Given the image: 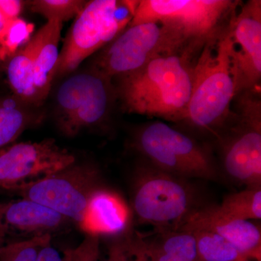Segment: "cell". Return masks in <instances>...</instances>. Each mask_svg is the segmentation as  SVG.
<instances>
[{"label": "cell", "mask_w": 261, "mask_h": 261, "mask_svg": "<svg viewBox=\"0 0 261 261\" xmlns=\"http://www.w3.org/2000/svg\"><path fill=\"white\" fill-rule=\"evenodd\" d=\"M136 5L137 1L87 2L65 37L55 79L70 74L84 60L114 40L129 25Z\"/></svg>", "instance_id": "277c9868"}, {"label": "cell", "mask_w": 261, "mask_h": 261, "mask_svg": "<svg viewBox=\"0 0 261 261\" xmlns=\"http://www.w3.org/2000/svg\"><path fill=\"white\" fill-rule=\"evenodd\" d=\"M104 261H128L124 238L116 240L111 245L107 258Z\"/></svg>", "instance_id": "83f0119b"}, {"label": "cell", "mask_w": 261, "mask_h": 261, "mask_svg": "<svg viewBox=\"0 0 261 261\" xmlns=\"http://www.w3.org/2000/svg\"><path fill=\"white\" fill-rule=\"evenodd\" d=\"M0 219L7 228L31 238L51 234L70 220L49 207L27 198L0 205Z\"/></svg>", "instance_id": "5bb4252c"}, {"label": "cell", "mask_w": 261, "mask_h": 261, "mask_svg": "<svg viewBox=\"0 0 261 261\" xmlns=\"http://www.w3.org/2000/svg\"><path fill=\"white\" fill-rule=\"evenodd\" d=\"M253 93V92H252ZM240 99V122L219 137L225 172L236 183L261 187V106L252 91Z\"/></svg>", "instance_id": "9c48e42d"}, {"label": "cell", "mask_w": 261, "mask_h": 261, "mask_svg": "<svg viewBox=\"0 0 261 261\" xmlns=\"http://www.w3.org/2000/svg\"><path fill=\"white\" fill-rule=\"evenodd\" d=\"M100 236L87 233L83 241L74 248L63 252L65 261H98L100 253Z\"/></svg>", "instance_id": "d4e9b609"}, {"label": "cell", "mask_w": 261, "mask_h": 261, "mask_svg": "<svg viewBox=\"0 0 261 261\" xmlns=\"http://www.w3.org/2000/svg\"><path fill=\"white\" fill-rule=\"evenodd\" d=\"M215 33L192 66V88L186 121L219 137L238 94L231 32Z\"/></svg>", "instance_id": "7a4b0ae2"}, {"label": "cell", "mask_w": 261, "mask_h": 261, "mask_svg": "<svg viewBox=\"0 0 261 261\" xmlns=\"http://www.w3.org/2000/svg\"><path fill=\"white\" fill-rule=\"evenodd\" d=\"M237 5L231 0H141L129 25L158 22L177 30L187 42H205Z\"/></svg>", "instance_id": "ba28073f"}, {"label": "cell", "mask_w": 261, "mask_h": 261, "mask_svg": "<svg viewBox=\"0 0 261 261\" xmlns=\"http://www.w3.org/2000/svg\"><path fill=\"white\" fill-rule=\"evenodd\" d=\"M51 240V234H44L3 245L0 261H36L41 249Z\"/></svg>", "instance_id": "603a6c76"}, {"label": "cell", "mask_w": 261, "mask_h": 261, "mask_svg": "<svg viewBox=\"0 0 261 261\" xmlns=\"http://www.w3.org/2000/svg\"><path fill=\"white\" fill-rule=\"evenodd\" d=\"M129 219L128 209L121 197L104 187L92 197L80 227L87 233L99 236L123 234L129 224Z\"/></svg>", "instance_id": "2e32d148"}, {"label": "cell", "mask_w": 261, "mask_h": 261, "mask_svg": "<svg viewBox=\"0 0 261 261\" xmlns=\"http://www.w3.org/2000/svg\"><path fill=\"white\" fill-rule=\"evenodd\" d=\"M34 27L23 19L18 18L12 22L11 25L0 46V61H8L20 47L30 40Z\"/></svg>", "instance_id": "cb8c5ba5"}, {"label": "cell", "mask_w": 261, "mask_h": 261, "mask_svg": "<svg viewBox=\"0 0 261 261\" xmlns=\"http://www.w3.org/2000/svg\"><path fill=\"white\" fill-rule=\"evenodd\" d=\"M228 27L238 94L254 90L261 77V1L247 3Z\"/></svg>", "instance_id": "7c38bea8"}, {"label": "cell", "mask_w": 261, "mask_h": 261, "mask_svg": "<svg viewBox=\"0 0 261 261\" xmlns=\"http://www.w3.org/2000/svg\"><path fill=\"white\" fill-rule=\"evenodd\" d=\"M178 229L205 230L227 240L248 260H261L260 226L224 214L218 205L200 207L185 219Z\"/></svg>", "instance_id": "4fadbf2b"}, {"label": "cell", "mask_w": 261, "mask_h": 261, "mask_svg": "<svg viewBox=\"0 0 261 261\" xmlns=\"http://www.w3.org/2000/svg\"><path fill=\"white\" fill-rule=\"evenodd\" d=\"M63 23L49 20L33 36V72L39 104L50 92L59 58V42Z\"/></svg>", "instance_id": "9a60e30c"}, {"label": "cell", "mask_w": 261, "mask_h": 261, "mask_svg": "<svg viewBox=\"0 0 261 261\" xmlns=\"http://www.w3.org/2000/svg\"><path fill=\"white\" fill-rule=\"evenodd\" d=\"M197 190L188 180L152 165L137 168L132 186V208L140 222L156 231L176 230L200 207Z\"/></svg>", "instance_id": "3957f363"}, {"label": "cell", "mask_w": 261, "mask_h": 261, "mask_svg": "<svg viewBox=\"0 0 261 261\" xmlns=\"http://www.w3.org/2000/svg\"><path fill=\"white\" fill-rule=\"evenodd\" d=\"M34 13L42 15L49 20L63 23L75 18L83 10L87 1L82 0H34L28 2Z\"/></svg>", "instance_id": "7402d4cb"}, {"label": "cell", "mask_w": 261, "mask_h": 261, "mask_svg": "<svg viewBox=\"0 0 261 261\" xmlns=\"http://www.w3.org/2000/svg\"><path fill=\"white\" fill-rule=\"evenodd\" d=\"M13 20H15V19H13ZM13 20L8 18L3 13V10L0 9V46L4 42L5 36L9 30L10 25H11Z\"/></svg>", "instance_id": "4dcf8cb0"}, {"label": "cell", "mask_w": 261, "mask_h": 261, "mask_svg": "<svg viewBox=\"0 0 261 261\" xmlns=\"http://www.w3.org/2000/svg\"><path fill=\"white\" fill-rule=\"evenodd\" d=\"M111 79L91 68L70 75L56 95L57 125L67 137H75L86 128L107 119L114 99Z\"/></svg>", "instance_id": "52a82bcc"}, {"label": "cell", "mask_w": 261, "mask_h": 261, "mask_svg": "<svg viewBox=\"0 0 261 261\" xmlns=\"http://www.w3.org/2000/svg\"><path fill=\"white\" fill-rule=\"evenodd\" d=\"M7 233H8L7 228L2 222L1 219H0V247L4 245L5 238L6 237Z\"/></svg>", "instance_id": "1f68e13d"}, {"label": "cell", "mask_w": 261, "mask_h": 261, "mask_svg": "<svg viewBox=\"0 0 261 261\" xmlns=\"http://www.w3.org/2000/svg\"><path fill=\"white\" fill-rule=\"evenodd\" d=\"M29 106L14 95L0 96V149L37 121Z\"/></svg>", "instance_id": "ac0fdd59"}, {"label": "cell", "mask_w": 261, "mask_h": 261, "mask_svg": "<svg viewBox=\"0 0 261 261\" xmlns=\"http://www.w3.org/2000/svg\"><path fill=\"white\" fill-rule=\"evenodd\" d=\"M142 248L150 261H176L161 250L154 240H149L139 233Z\"/></svg>", "instance_id": "484cf974"}, {"label": "cell", "mask_w": 261, "mask_h": 261, "mask_svg": "<svg viewBox=\"0 0 261 261\" xmlns=\"http://www.w3.org/2000/svg\"><path fill=\"white\" fill-rule=\"evenodd\" d=\"M135 145L149 164L164 172L187 180L219 178L211 149L163 122H153L141 128Z\"/></svg>", "instance_id": "5b68a950"}, {"label": "cell", "mask_w": 261, "mask_h": 261, "mask_svg": "<svg viewBox=\"0 0 261 261\" xmlns=\"http://www.w3.org/2000/svg\"><path fill=\"white\" fill-rule=\"evenodd\" d=\"M36 261H65L64 257L51 245V242L44 245L38 254Z\"/></svg>", "instance_id": "f546056e"}, {"label": "cell", "mask_w": 261, "mask_h": 261, "mask_svg": "<svg viewBox=\"0 0 261 261\" xmlns=\"http://www.w3.org/2000/svg\"><path fill=\"white\" fill-rule=\"evenodd\" d=\"M75 163V156L51 139L15 144L0 150V187L24 191Z\"/></svg>", "instance_id": "8fae6325"}, {"label": "cell", "mask_w": 261, "mask_h": 261, "mask_svg": "<svg viewBox=\"0 0 261 261\" xmlns=\"http://www.w3.org/2000/svg\"><path fill=\"white\" fill-rule=\"evenodd\" d=\"M185 231H190L195 237L202 261H233L245 257L232 244L217 233L205 230Z\"/></svg>", "instance_id": "44dd1931"}, {"label": "cell", "mask_w": 261, "mask_h": 261, "mask_svg": "<svg viewBox=\"0 0 261 261\" xmlns=\"http://www.w3.org/2000/svg\"><path fill=\"white\" fill-rule=\"evenodd\" d=\"M0 68H1V61H0Z\"/></svg>", "instance_id": "d6a6232c"}, {"label": "cell", "mask_w": 261, "mask_h": 261, "mask_svg": "<svg viewBox=\"0 0 261 261\" xmlns=\"http://www.w3.org/2000/svg\"><path fill=\"white\" fill-rule=\"evenodd\" d=\"M128 25L92 67L111 80L140 70L158 57L179 51L188 42L177 30L158 22Z\"/></svg>", "instance_id": "8992f818"}, {"label": "cell", "mask_w": 261, "mask_h": 261, "mask_svg": "<svg viewBox=\"0 0 261 261\" xmlns=\"http://www.w3.org/2000/svg\"><path fill=\"white\" fill-rule=\"evenodd\" d=\"M124 241L128 261H150L142 248L139 233L124 238Z\"/></svg>", "instance_id": "4316f807"}, {"label": "cell", "mask_w": 261, "mask_h": 261, "mask_svg": "<svg viewBox=\"0 0 261 261\" xmlns=\"http://www.w3.org/2000/svg\"><path fill=\"white\" fill-rule=\"evenodd\" d=\"M188 57L178 51L163 55L120 77L118 93L125 109L168 121H185L192 88V66Z\"/></svg>", "instance_id": "6da1fadb"}, {"label": "cell", "mask_w": 261, "mask_h": 261, "mask_svg": "<svg viewBox=\"0 0 261 261\" xmlns=\"http://www.w3.org/2000/svg\"><path fill=\"white\" fill-rule=\"evenodd\" d=\"M23 5L24 2L18 0H0V9L12 20L19 18Z\"/></svg>", "instance_id": "f1b7e54d"}, {"label": "cell", "mask_w": 261, "mask_h": 261, "mask_svg": "<svg viewBox=\"0 0 261 261\" xmlns=\"http://www.w3.org/2000/svg\"><path fill=\"white\" fill-rule=\"evenodd\" d=\"M224 214L245 220L261 219V187H246L245 190L230 194L220 205Z\"/></svg>", "instance_id": "d6986e66"}, {"label": "cell", "mask_w": 261, "mask_h": 261, "mask_svg": "<svg viewBox=\"0 0 261 261\" xmlns=\"http://www.w3.org/2000/svg\"><path fill=\"white\" fill-rule=\"evenodd\" d=\"M102 187L97 166L75 163L20 194L23 198L42 204L81 226L92 197Z\"/></svg>", "instance_id": "30bf717a"}, {"label": "cell", "mask_w": 261, "mask_h": 261, "mask_svg": "<svg viewBox=\"0 0 261 261\" xmlns=\"http://www.w3.org/2000/svg\"><path fill=\"white\" fill-rule=\"evenodd\" d=\"M33 53L34 41L31 38L25 45L8 60L6 71L13 95L29 106H39L34 85Z\"/></svg>", "instance_id": "e0dca14e"}, {"label": "cell", "mask_w": 261, "mask_h": 261, "mask_svg": "<svg viewBox=\"0 0 261 261\" xmlns=\"http://www.w3.org/2000/svg\"><path fill=\"white\" fill-rule=\"evenodd\" d=\"M0 150H1V149H0Z\"/></svg>", "instance_id": "836d02e7"}, {"label": "cell", "mask_w": 261, "mask_h": 261, "mask_svg": "<svg viewBox=\"0 0 261 261\" xmlns=\"http://www.w3.org/2000/svg\"><path fill=\"white\" fill-rule=\"evenodd\" d=\"M161 250L176 261H202L194 235L185 230L157 231L154 239Z\"/></svg>", "instance_id": "ffe728a7"}]
</instances>
